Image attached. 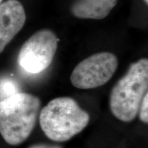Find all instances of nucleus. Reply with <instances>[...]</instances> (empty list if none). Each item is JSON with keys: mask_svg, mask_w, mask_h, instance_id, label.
Returning a JSON list of instances; mask_svg holds the SVG:
<instances>
[{"mask_svg": "<svg viewBox=\"0 0 148 148\" xmlns=\"http://www.w3.org/2000/svg\"><path fill=\"white\" fill-rule=\"evenodd\" d=\"M40 98L16 92L0 100V134L7 143H23L34 130L40 110Z\"/></svg>", "mask_w": 148, "mask_h": 148, "instance_id": "nucleus-1", "label": "nucleus"}, {"mask_svg": "<svg viewBox=\"0 0 148 148\" xmlns=\"http://www.w3.org/2000/svg\"><path fill=\"white\" fill-rule=\"evenodd\" d=\"M40 125L48 138L56 142L67 141L87 126L90 115L69 97L51 99L41 109Z\"/></svg>", "mask_w": 148, "mask_h": 148, "instance_id": "nucleus-2", "label": "nucleus"}, {"mask_svg": "<svg viewBox=\"0 0 148 148\" xmlns=\"http://www.w3.org/2000/svg\"><path fill=\"white\" fill-rule=\"evenodd\" d=\"M148 89V60L141 58L130 66L126 73L112 88L111 112L123 122H131L138 114L142 99Z\"/></svg>", "mask_w": 148, "mask_h": 148, "instance_id": "nucleus-3", "label": "nucleus"}, {"mask_svg": "<svg viewBox=\"0 0 148 148\" xmlns=\"http://www.w3.org/2000/svg\"><path fill=\"white\" fill-rule=\"evenodd\" d=\"M119 64L117 57L110 52L94 53L81 61L74 68L70 80L79 89H91L103 86L115 73Z\"/></svg>", "mask_w": 148, "mask_h": 148, "instance_id": "nucleus-4", "label": "nucleus"}, {"mask_svg": "<svg viewBox=\"0 0 148 148\" xmlns=\"http://www.w3.org/2000/svg\"><path fill=\"white\" fill-rule=\"evenodd\" d=\"M58 38L50 29H40L23 43L18 55V63L25 71L38 73L52 62Z\"/></svg>", "mask_w": 148, "mask_h": 148, "instance_id": "nucleus-5", "label": "nucleus"}, {"mask_svg": "<svg viewBox=\"0 0 148 148\" xmlns=\"http://www.w3.org/2000/svg\"><path fill=\"white\" fill-rule=\"evenodd\" d=\"M26 20L23 5L18 0L0 4V53L22 29Z\"/></svg>", "mask_w": 148, "mask_h": 148, "instance_id": "nucleus-6", "label": "nucleus"}, {"mask_svg": "<svg viewBox=\"0 0 148 148\" xmlns=\"http://www.w3.org/2000/svg\"><path fill=\"white\" fill-rule=\"evenodd\" d=\"M118 0H75L71 13L79 18L102 19L110 14Z\"/></svg>", "mask_w": 148, "mask_h": 148, "instance_id": "nucleus-7", "label": "nucleus"}, {"mask_svg": "<svg viewBox=\"0 0 148 148\" xmlns=\"http://www.w3.org/2000/svg\"><path fill=\"white\" fill-rule=\"evenodd\" d=\"M18 92L16 83L10 79H3L0 81V100L10 97Z\"/></svg>", "mask_w": 148, "mask_h": 148, "instance_id": "nucleus-8", "label": "nucleus"}, {"mask_svg": "<svg viewBox=\"0 0 148 148\" xmlns=\"http://www.w3.org/2000/svg\"><path fill=\"white\" fill-rule=\"evenodd\" d=\"M139 119L143 123L147 124L148 123V93L145 94L141 102H140L139 109H138Z\"/></svg>", "mask_w": 148, "mask_h": 148, "instance_id": "nucleus-9", "label": "nucleus"}, {"mask_svg": "<svg viewBox=\"0 0 148 148\" xmlns=\"http://www.w3.org/2000/svg\"><path fill=\"white\" fill-rule=\"evenodd\" d=\"M28 148H62V147L56 145H50V144L46 143H38L34 144Z\"/></svg>", "mask_w": 148, "mask_h": 148, "instance_id": "nucleus-10", "label": "nucleus"}, {"mask_svg": "<svg viewBox=\"0 0 148 148\" xmlns=\"http://www.w3.org/2000/svg\"><path fill=\"white\" fill-rule=\"evenodd\" d=\"M143 1L146 3V4H147V3H148V0H143Z\"/></svg>", "mask_w": 148, "mask_h": 148, "instance_id": "nucleus-11", "label": "nucleus"}, {"mask_svg": "<svg viewBox=\"0 0 148 148\" xmlns=\"http://www.w3.org/2000/svg\"><path fill=\"white\" fill-rule=\"evenodd\" d=\"M3 1V0H0V4H1V1Z\"/></svg>", "mask_w": 148, "mask_h": 148, "instance_id": "nucleus-12", "label": "nucleus"}]
</instances>
